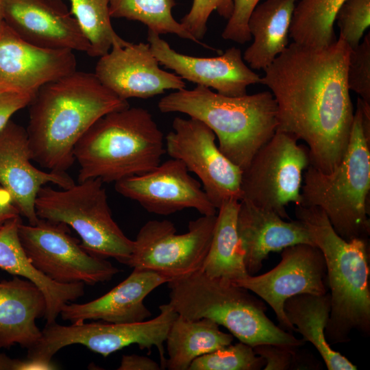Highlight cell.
I'll use <instances>...</instances> for the list:
<instances>
[{"label": "cell", "mask_w": 370, "mask_h": 370, "mask_svg": "<svg viewBox=\"0 0 370 370\" xmlns=\"http://www.w3.org/2000/svg\"><path fill=\"white\" fill-rule=\"evenodd\" d=\"M34 96L0 90V130L18 110L28 106Z\"/></svg>", "instance_id": "cell-38"}, {"label": "cell", "mask_w": 370, "mask_h": 370, "mask_svg": "<svg viewBox=\"0 0 370 370\" xmlns=\"http://www.w3.org/2000/svg\"><path fill=\"white\" fill-rule=\"evenodd\" d=\"M175 0H109L112 18L139 21L159 35L173 34L203 45L172 15Z\"/></svg>", "instance_id": "cell-30"}, {"label": "cell", "mask_w": 370, "mask_h": 370, "mask_svg": "<svg viewBox=\"0 0 370 370\" xmlns=\"http://www.w3.org/2000/svg\"><path fill=\"white\" fill-rule=\"evenodd\" d=\"M188 173L181 160L171 158L149 172L115 182V190L156 214L169 215L186 208L201 215L217 214L201 184Z\"/></svg>", "instance_id": "cell-15"}, {"label": "cell", "mask_w": 370, "mask_h": 370, "mask_svg": "<svg viewBox=\"0 0 370 370\" xmlns=\"http://www.w3.org/2000/svg\"><path fill=\"white\" fill-rule=\"evenodd\" d=\"M26 129L10 120L0 130V185L11 195L20 214L35 225L39 220L35 203L40 188L53 184L67 188L75 182L67 173L36 167Z\"/></svg>", "instance_id": "cell-18"}, {"label": "cell", "mask_w": 370, "mask_h": 370, "mask_svg": "<svg viewBox=\"0 0 370 370\" xmlns=\"http://www.w3.org/2000/svg\"><path fill=\"white\" fill-rule=\"evenodd\" d=\"M21 216L7 221L0 228V269L35 284L44 294L47 324L56 322L62 308L84 294V283L60 284L37 270L27 257L18 236Z\"/></svg>", "instance_id": "cell-24"}, {"label": "cell", "mask_w": 370, "mask_h": 370, "mask_svg": "<svg viewBox=\"0 0 370 370\" xmlns=\"http://www.w3.org/2000/svg\"><path fill=\"white\" fill-rule=\"evenodd\" d=\"M169 280L149 270L134 269L130 275L109 292L84 304L68 303L61 309L63 320L80 324L87 320L111 323L145 321L151 315L144 304L145 298Z\"/></svg>", "instance_id": "cell-21"}, {"label": "cell", "mask_w": 370, "mask_h": 370, "mask_svg": "<svg viewBox=\"0 0 370 370\" xmlns=\"http://www.w3.org/2000/svg\"><path fill=\"white\" fill-rule=\"evenodd\" d=\"M118 370H159V365L153 360L136 354L123 355Z\"/></svg>", "instance_id": "cell-39"}, {"label": "cell", "mask_w": 370, "mask_h": 370, "mask_svg": "<svg viewBox=\"0 0 370 370\" xmlns=\"http://www.w3.org/2000/svg\"><path fill=\"white\" fill-rule=\"evenodd\" d=\"M155 318L130 323L92 322L62 325L56 322L47 324L38 343L27 350L26 360L31 369H54L53 356L62 348L75 344L86 347L103 357L131 345L140 349L155 346L159 352L161 369L166 358L164 343L177 313L168 303L159 306Z\"/></svg>", "instance_id": "cell-9"}, {"label": "cell", "mask_w": 370, "mask_h": 370, "mask_svg": "<svg viewBox=\"0 0 370 370\" xmlns=\"http://www.w3.org/2000/svg\"><path fill=\"white\" fill-rule=\"evenodd\" d=\"M265 364L252 347L239 342L195 359L188 370H258Z\"/></svg>", "instance_id": "cell-32"}, {"label": "cell", "mask_w": 370, "mask_h": 370, "mask_svg": "<svg viewBox=\"0 0 370 370\" xmlns=\"http://www.w3.org/2000/svg\"><path fill=\"white\" fill-rule=\"evenodd\" d=\"M350 51L340 36L325 48L293 42L260 79L277 103L276 131L306 143L310 165L324 173L342 160L352 131L354 113L347 83Z\"/></svg>", "instance_id": "cell-1"}, {"label": "cell", "mask_w": 370, "mask_h": 370, "mask_svg": "<svg viewBox=\"0 0 370 370\" xmlns=\"http://www.w3.org/2000/svg\"><path fill=\"white\" fill-rule=\"evenodd\" d=\"M284 310L295 331L303 336V340L310 342L317 349L328 369H357L345 356L333 349L325 338V331L331 310L330 293L296 295L286 300Z\"/></svg>", "instance_id": "cell-26"}, {"label": "cell", "mask_w": 370, "mask_h": 370, "mask_svg": "<svg viewBox=\"0 0 370 370\" xmlns=\"http://www.w3.org/2000/svg\"><path fill=\"white\" fill-rule=\"evenodd\" d=\"M282 251V260L273 269L260 275H249L235 284L262 298L273 309L282 327L293 332L295 328L286 316L284 302L298 294L326 293V266L322 251L315 245L300 243Z\"/></svg>", "instance_id": "cell-14"}, {"label": "cell", "mask_w": 370, "mask_h": 370, "mask_svg": "<svg viewBox=\"0 0 370 370\" xmlns=\"http://www.w3.org/2000/svg\"><path fill=\"white\" fill-rule=\"evenodd\" d=\"M47 310L42 292L27 279L13 275L0 282V349L18 344L28 349L42 336L36 320Z\"/></svg>", "instance_id": "cell-23"}, {"label": "cell", "mask_w": 370, "mask_h": 370, "mask_svg": "<svg viewBox=\"0 0 370 370\" xmlns=\"http://www.w3.org/2000/svg\"><path fill=\"white\" fill-rule=\"evenodd\" d=\"M147 41L160 64L197 86L213 88L229 97L247 94V87L260 77L246 65L241 51L232 47L217 57H195L173 49L159 34L148 30Z\"/></svg>", "instance_id": "cell-19"}, {"label": "cell", "mask_w": 370, "mask_h": 370, "mask_svg": "<svg viewBox=\"0 0 370 370\" xmlns=\"http://www.w3.org/2000/svg\"><path fill=\"white\" fill-rule=\"evenodd\" d=\"M27 362L25 360L12 358L0 352V370L26 369Z\"/></svg>", "instance_id": "cell-41"}, {"label": "cell", "mask_w": 370, "mask_h": 370, "mask_svg": "<svg viewBox=\"0 0 370 370\" xmlns=\"http://www.w3.org/2000/svg\"><path fill=\"white\" fill-rule=\"evenodd\" d=\"M19 216L10 194L0 185V228L9 220Z\"/></svg>", "instance_id": "cell-40"}, {"label": "cell", "mask_w": 370, "mask_h": 370, "mask_svg": "<svg viewBox=\"0 0 370 370\" xmlns=\"http://www.w3.org/2000/svg\"><path fill=\"white\" fill-rule=\"evenodd\" d=\"M233 0H193L190 11L182 18V26L200 41L207 32L208 18L213 11L228 19L233 12Z\"/></svg>", "instance_id": "cell-35"}, {"label": "cell", "mask_w": 370, "mask_h": 370, "mask_svg": "<svg viewBox=\"0 0 370 370\" xmlns=\"http://www.w3.org/2000/svg\"><path fill=\"white\" fill-rule=\"evenodd\" d=\"M297 0H265L248 20L254 41L243 58L252 69L264 70L288 46L290 24Z\"/></svg>", "instance_id": "cell-25"}, {"label": "cell", "mask_w": 370, "mask_h": 370, "mask_svg": "<svg viewBox=\"0 0 370 370\" xmlns=\"http://www.w3.org/2000/svg\"><path fill=\"white\" fill-rule=\"evenodd\" d=\"M3 23V12H2V0H0V28Z\"/></svg>", "instance_id": "cell-42"}, {"label": "cell", "mask_w": 370, "mask_h": 370, "mask_svg": "<svg viewBox=\"0 0 370 370\" xmlns=\"http://www.w3.org/2000/svg\"><path fill=\"white\" fill-rule=\"evenodd\" d=\"M73 51L34 45L3 21L0 28V90L35 96L44 85L76 71Z\"/></svg>", "instance_id": "cell-16"}, {"label": "cell", "mask_w": 370, "mask_h": 370, "mask_svg": "<svg viewBox=\"0 0 370 370\" xmlns=\"http://www.w3.org/2000/svg\"><path fill=\"white\" fill-rule=\"evenodd\" d=\"M103 184L90 179L60 190L44 186L36 199V212L39 219L71 227L89 254L127 265L134 243L113 219Z\"/></svg>", "instance_id": "cell-8"}, {"label": "cell", "mask_w": 370, "mask_h": 370, "mask_svg": "<svg viewBox=\"0 0 370 370\" xmlns=\"http://www.w3.org/2000/svg\"><path fill=\"white\" fill-rule=\"evenodd\" d=\"M158 107L162 113L180 112L202 121L217 137L220 151L243 171L278 127L277 103L270 91L229 97L196 86L168 94Z\"/></svg>", "instance_id": "cell-4"}, {"label": "cell", "mask_w": 370, "mask_h": 370, "mask_svg": "<svg viewBox=\"0 0 370 370\" xmlns=\"http://www.w3.org/2000/svg\"><path fill=\"white\" fill-rule=\"evenodd\" d=\"M370 139L357 106L345 153L338 166L324 173L310 165L304 175L299 206L317 207L343 239L370 234Z\"/></svg>", "instance_id": "cell-7"}, {"label": "cell", "mask_w": 370, "mask_h": 370, "mask_svg": "<svg viewBox=\"0 0 370 370\" xmlns=\"http://www.w3.org/2000/svg\"><path fill=\"white\" fill-rule=\"evenodd\" d=\"M233 338L209 319L191 320L177 314L165 341L169 356L165 368L188 370L195 359L231 344Z\"/></svg>", "instance_id": "cell-28"}, {"label": "cell", "mask_w": 370, "mask_h": 370, "mask_svg": "<svg viewBox=\"0 0 370 370\" xmlns=\"http://www.w3.org/2000/svg\"><path fill=\"white\" fill-rule=\"evenodd\" d=\"M335 21L341 36L351 49L356 47L370 25V0H345Z\"/></svg>", "instance_id": "cell-33"}, {"label": "cell", "mask_w": 370, "mask_h": 370, "mask_svg": "<svg viewBox=\"0 0 370 370\" xmlns=\"http://www.w3.org/2000/svg\"><path fill=\"white\" fill-rule=\"evenodd\" d=\"M239 205L240 201L232 199L218 209L212 238L201 267L208 276L234 284L249 275L237 232Z\"/></svg>", "instance_id": "cell-27"}, {"label": "cell", "mask_w": 370, "mask_h": 370, "mask_svg": "<svg viewBox=\"0 0 370 370\" xmlns=\"http://www.w3.org/2000/svg\"><path fill=\"white\" fill-rule=\"evenodd\" d=\"M259 2L260 0H233V12L223 30L222 38L239 44L250 41L251 36L248 29V20Z\"/></svg>", "instance_id": "cell-36"}, {"label": "cell", "mask_w": 370, "mask_h": 370, "mask_svg": "<svg viewBox=\"0 0 370 370\" xmlns=\"http://www.w3.org/2000/svg\"><path fill=\"white\" fill-rule=\"evenodd\" d=\"M297 139L276 131L243 171L241 200L288 219L289 203L299 206L303 171L310 165L308 148Z\"/></svg>", "instance_id": "cell-10"}, {"label": "cell", "mask_w": 370, "mask_h": 370, "mask_svg": "<svg viewBox=\"0 0 370 370\" xmlns=\"http://www.w3.org/2000/svg\"><path fill=\"white\" fill-rule=\"evenodd\" d=\"M3 21L37 47L87 53L90 45L62 0H2Z\"/></svg>", "instance_id": "cell-20"}, {"label": "cell", "mask_w": 370, "mask_h": 370, "mask_svg": "<svg viewBox=\"0 0 370 370\" xmlns=\"http://www.w3.org/2000/svg\"><path fill=\"white\" fill-rule=\"evenodd\" d=\"M295 212L325 258L331 298V310L325 331L328 342L330 345L346 343L350 340L353 330L369 336V239H343L317 207L295 206Z\"/></svg>", "instance_id": "cell-3"}, {"label": "cell", "mask_w": 370, "mask_h": 370, "mask_svg": "<svg viewBox=\"0 0 370 370\" xmlns=\"http://www.w3.org/2000/svg\"><path fill=\"white\" fill-rule=\"evenodd\" d=\"M236 226L245 266L250 275L260 270L271 252L300 243L315 245L300 220L286 221L275 212L245 200L240 201Z\"/></svg>", "instance_id": "cell-22"}, {"label": "cell", "mask_w": 370, "mask_h": 370, "mask_svg": "<svg viewBox=\"0 0 370 370\" xmlns=\"http://www.w3.org/2000/svg\"><path fill=\"white\" fill-rule=\"evenodd\" d=\"M164 138L166 152L197 175L214 206L218 210L229 199L241 201L243 170L220 151L210 128L197 119L180 116Z\"/></svg>", "instance_id": "cell-13"}, {"label": "cell", "mask_w": 370, "mask_h": 370, "mask_svg": "<svg viewBox=\"0 0 370 370\" xmlns=\"http://www.w3.org/2000/svg\"><path fill=\"white\" fill-rule=\"evenodd\" d=\"M159 65L148 42H129L113 45L99 57L94 73L104 86L125 100L147 99L167 90L186 88L183 79Z\"/></svg>", "instance_id": "cell-17"}, {"label": "cell", "mask_w": 370, "mask_h": 370, "mask_svg": "<svg viewBox=\"0 0 370 370\" xmlns=\"http://www.w3.org/2000/svg\"><path fill=\"white\" fill-rule=\"evenodd\" d=\"M18 236L34 267L56 282L93 286L120 272L106 258L87 252L66 224L42 219L35 225L21 222Z\"/></svg>", "instance_id": "cell-12"}, {"label": "cell", "mask_w": 370, "mask_h": 370, "mask_svg": "<svg viewBox=\"0 0 370 370\" xmlns=\"http://www.w3.org/2000/svg\"><path fill=\"white\" fill-rule=\"evenodd\" d=\"M347 83L349 90L359 95L370 103V34L359 45L351 49L347 69Z\"/></svg>", "instance_id": "cell-34"}, {"label": "cell", "mask_w": 370, "mask_h": 370, "mask_svg": "<svg viewBox=\"0 0 370 370\" xmlns=\"http://www.w3.org/2000/svg\"><path fill=\"white\" fill-rule=\"evenodd\" d=\"M345 0H299L296 3L288 36L294 42L314 48L334 43V23Z\"/></svg>", "instance_id": "cell-29"}, {"label": "cell", "mask_w": 370, "mask_h": 370, "mask_svg": "<svg viewBox=\"0 0 370 370\" xmlns=\"http://www.w3.org/2000/svg\"><path fill=\"white\" fill-rule=\"evenodd\" d=\"M167 284L169 304L177 314L191 320L209 319L252 347L305 343L275 325L265 314V304L243 287L210 278L201 269Z\"/></svg>", "instance_id": "cell-6"}, {"label": "cell", "mask_w": 370, "mask_h": 370, "mask_svg": "<svg viewBox=\"0 0 370 370\" xmlns=\"http://www.w3.org/2000/svg\"><path fill=\"white\" fill-rule=\"evenodd\" d=\"M295 346L263 344L254 347V352L262 357L266 364L264 369H289L297 366Z\"/></svg>", "instance_id": "cell-37"}, {"label": "cell", "mask_w": 370, "mask_h": 370, "mask_svg": "<svg viewBox=\"0 0 370 370\" xmlns=\"http://www.w3.org/2000/svg\"><path fill=\"white\" fill-rule=\"evenodd\" d=\"M164 137L151 114L141 107H127L98 119L74 148L78 182L99 179L116 182L143 174L160 164Z\"/></svg>", "instance_id": "cell-5"}, {"label": "cell", "mask_w": 370, "mask_h": 370, "mask_svg": "<svg viewBox=\"0 0 370 370\" xmlns=\"http://www.w3.org/2000/svg\"><path fill=\"white\" fill-rule=\"evenodd\" d=\"M216 221L217 214L201 215L190 221L188 232L180 234L171 221H149L134 241L127 265L156 272L169 282L190 275L201 269Z\"/></svg>", "instance_id": "cell-11"}, {"label": "cell", "mask_w": 370, "mask_h": 370, "mask_svg": "<svg viewBox=\"0 0 370 370\" xmlns=\"http://www.w3.org/2000/svg\"><path fill=\"white\" fill-rule=\"evenodd\" d=\"M26 128L32 160L49 171L66 173L74 148L106 114L130 106L95 73L74 71L42 86L28 106Z\"/></svg>", "instance_id": "cell-2"}, {"label": "cell", "mask_w": 370, "mask_h": 370, "mask_svg": "<svg viewBox=\"0 0 370 370\" xmlns=\"http://www.w3.org/2000/svg\"><path fill=\"white\" fill-rule=\"evenodd\" d=\"M71 14L76 19L90 45L88 56L99 58L115 45L127 42L114 31L110 18L109 0H69Z\"/></svg>", "instance_id": "cell-31"}]
</instances>
